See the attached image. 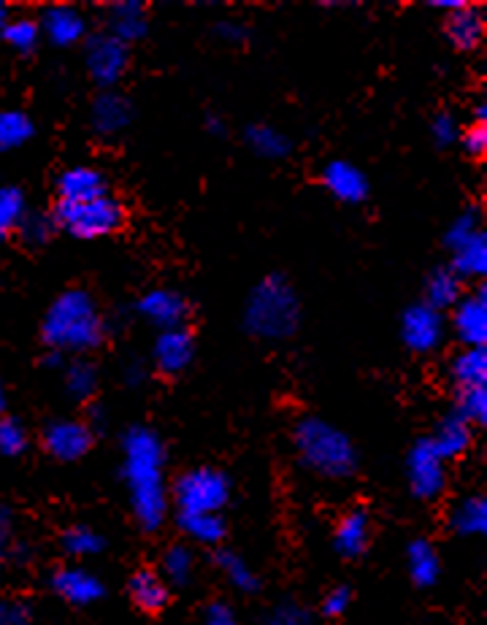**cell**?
I'll list each match as a JSON object with an SVG mask.
<instances>
[{"label": "cell", "instance_id": "1", "mask_svg": "<svg viewBox=\"0 0 487 625\" xmlns=\"http://www.w3.org/2000/svg\"><path fill=\"white\" fill-rule=\"evenodd\" d=\"M122 475L131 490L133 515L144 531H157L168 515V490L163 466H166V449L161 436L150 428H131L122 439Z\"/></svg>", "mask_w": 487, "mask_h": 625}, {"label": "cell", "instance_id": "2", "mask_svg": "<svg viewBox=\"0 0 487 625\" xmlns=\"http://www.w3.org/2000/svg\"><path fill=\"white\" fill-rule=\"evenodd\" d=\"M41 336L55 353H90L106 338L103 314L87 290H66L44 317Z\"/></svg>", "mask_w": 487, "mask_h": 625}, {"label": "cell", "instance_id": "3", "mask_svg": "<svg viewBox=\"0 0 487 625\" xmlns=\"http://www.w3.org/2000/svg\"><path fill=\"white\" fill-rule=\"evenodd\" d=\"M292 444L301 464L317 477L347 479L357 469L355 444L344 431L322 417H301L292 428Z\"/></svg>", "mask_w": 487, "mask_h": 625}, {"label": "cell", "instance_id": "4", "mask_svg": "<svg viewBox=\"0 0 487 625\" xmlns=\"http://www.w3.org/2000/svg\"><path fill=\"white\" fill-rule=\"evenodd\" d=\"M301 323V303L296 288L279 274H272L250 293L244 309V325L261 338H287Z\"/></svg>", "mask_w": 487, "mask_h": 625}, {"label": "cell", "instance_id": "5", "mask_svg": "<svg viewBox=\"0 0 487 625\" xmlns=\"http://www.w3.org/2000/svg\"><path fill=\"white\" fill-rule=\"evenodd\" d=\"M52 220L55 227L76 238H101L120 231L125 222V209L111 192H103L87 201H57Z\"/></svg>", "mask_w": 487, "mask_h": 625}, {"label": "cell", "instance_id": "6", "mask_svg": "<svg viewBox=\"0 0 487 625\" xmlns=\"http://www.w3.org/2000/svg\"><path fill=\"white\" fill-rule=\"evenodd\" d=\"M228 499H231V479L211 466L185 471L174 484V504L179 517L220 515Z\"/></svg>", "mask_w": 487, "mask_h": 625}, {"label": "cell", "instance_id": "7", "mask_svg": "<svg viewBox=\"0 0 487 625\" xmlns=\"http://www.w3.org/2000/svg\"><path fill=\"white\" fill-rule=\"evenodd\" d=\"M407 477L412 493L422 501L439 499L447 488V466H444V460L439 458L428 439L414 444L412 453H409Z\"/></svg>", "mask_w": 487, "mask_h": 625}, {"label": "cell", "instance_id": "8", "mask_svg": "<svg viewBox=\"0 0 487 625\" xmlns=\"http://www.w3.org/2000/svg\"><path fill=\"white\" fill-rule=\"evenodd\" d=\"M85 63L96 85L114 87L128 71L131 49H128V44H122L120 38L111 36V33H101V36L90 38V44H87Z\"/></svg>", "mask_w": 487, "mask_h": 625}, {"label": "cell", "instance_id": "9", "mask_svg": "<svg viewBox=\"0 0 487 625\" xmlns=\"http://www.w3.org/2000/svg\"><path fill=\"white\" fill-rule=\"evenodd\" d=\"M401 338L412 353H433L444 342L442 312L431 309L425 301L409 306L401 317Z\"/></svg>", "mask_w": 487, "mask_h": 625}, {"label": "cell", "instance_id": "10", "mask_svg": "<svg viewBox=\"0 0 487 625\" xmlns=\"http://www.w3.org/2000/svg\"><path fill=\"white\" fill-rule=\"evenodd\" d=\"M44 447L52 458L63 460V464L85 458L92 447L90 425L81 420H55L44 431Z\"/></svg>", "mask_w": 487, "mask_h": 625}, {"label": "cell", "instance_id": "11", "mask_svg": "<svg viewBox=\"0 0 487 625\" xmlns=\"http://www.w3.org/2000/svg\"><path fill=\"white\" fill-rule=\"evenodd\" d=\"M455 336L466 347H485L487 344V293L485 288L463 293L453 306Z\"/></svg>", "mask_w": 487, "mask_h": 625}, {"label": "cell", "instance_id": "12", "mask_svg": "<svg viewBox=\"0 0 487 625\" xmlns=\"http://www.w3.org/2000/svg\"><path fill=\"white\" fill-rule=\"evenodd\" d=\"M139 312L141 317L150 320L152 325L163 331L171 328H185V320L190 317V303L181 293L176 290H150L144 298L139 301Z\"/></svg>", "mask_w": 487, "mask_h": 625}, {"label": "cell", "instance_id": "13", "mask_svg": "<svg viewBox=\"0 0 487 625\" xmlns=\"http://www.w3.org/2000/svg\"><path fill=\"white\" fill-rule=\"evenodd\" d=\"M52 590L60 595L63 601L74 606H87L96 604L103 599L106 588L92 571L81 569V566H66V569H57L52 574Z\"/></svg>", "mask_w": 487, "mask_h": 625}, {"label": "cell", "instance_id": "14", "mask_svg": "<svg viewBox=\"0 0 487 625\" xmlns=\"http://www.w3.org/2000/svg\"><path fill=\"white\" fill-rule=\"evenodd\" d=\"M152 358L163 373H181L196 358V338L187 328L161 331Z\"/></svg>", "mask_w": 487, "mask_h": 625}, {"label": "cell", "instance_id": "15", "mask_svg": "<svg viewBox=\"0 0 487 625\" xmlns=\"http://www.w3.org/2000/svg\"><path fill=\"white\" fill-rule=\"evenodd\" d=\"M322 185H325V190L331 192L336 201L350 203V207L363 203L368 196L366 174L347 160L328 163L325 171H322Z\"/></svg>", "mask_w": 487, "mask_h": 625}, {"label": "cell", "instance_id": "16", "mask_svg": "<svg viewBox=\"0 0 487 625\" xmlns=\"http://www.w3.org/2000/svg\"><path fill=\"white\" fill-rule=\"evenodd\" d=\"M41 33L57 46H74L87 36V20L70 5H52L38 22Z\"/></svg>", "mask_w": 487, "mask_h": 625}, {"label": "cell", "instance_id": "17", "mask_svg": "<svg viewBox=\"0 0 487 625\" xmlns=\"http://www.w3.org/2000/svg\"><path fill=\"white\" fill-rule=\"evenodd\" d=\"M92 127L101 136H117V133L125 131L133 120L131 101L120 92H101V96L92 101Z\"/></svg>", "mask_w": 487, "mask_h": 625}, {"label": "cell", "instance_id": "18", "mask_svg": "<svg viewBox=\"0 0 487 625\" xmlns=\"http://www.w3.org/2000/svg\"><path fill=\"white\" fill-rule=\"evenodd\" d=\"M103 192H109V185H106L103 174L92 166H74L57 179L60 201H87V198H98Z\"/></svg>", "mask_w": 487, "mask_h": 625}, {"label": "cell", "instance_id": "19", "mask_svg": "<svg viewBox=\"0 0 487 625\" xmlns=\"http://www.w3.org/2000/svg\"><path fill=\"white\" fill-rule=\"evenodd\" d=\"M485 14L474 5H463V9L450 11L447 22H444V31L457 49H477L485 38Z\"/></svg>", "mask_w": 487, "mask_h": 625}, {"label": "cell", "instance_id": "20", "mask_svg": "<svg viewBox=\"0 0 487 625\" xmlns=\"http://www.w3.org/2000/svg\"><path fill=\"white\" fill-rule=\"evenodd\" d=\"M428 442H431V447L436 449L439 458L455 460L468 453V447H472L474 442V431L466 420H461L457 414H450V417H444L442 423H439L436 434H433Z\"/></svg>", "mask_w": 487, "mask_h": 625}, {"label": "cell", "instance_id": "21", "mask_svg": "<svg viewBox=\"0 0 487 625\" xmlns=\"http://www.w3.org/2000/svg\"><path fill=\"white\" fill-rule=\"evenodd\" d=\"M368 534H372V523L363 510H352L339 520L336 534H333V545L344 558H357V555L366 553L368 547Z\"/></svg>", "mask_w": 487, "mask_h": 625}, {"label": "cell", "instance_id": "22", "mask_svg": "<svg viewBox=\"0 0 487 625\" xmlns=\"http://www.w3.org/2000/svg\"><path fill=\"white\" fill-rule=\"evenodd\" d=\"M109 33L120 38L122 44H131L146 36V11L144 3L136 0H125V3H114L109 9Z\"/></svg>", "mask_w": 487, "mask_h": 625}, {"label": "cell", "instance_id": "23", "mask_svg": "<svg viewBox=\"0 0 487 625\" xmlns=\"http://www.w3.org/2000/svg\"><path fill=\"white\" fill-rule=\"evenodd\" d=\"M453 271L461 279H483L487 274V236L485 231L474 233L468 242L453 249Z\"/></svg>", "mask_w": 487, "mask_h": 625}, {"label": "cell", "instance_id": "24", "mask_svg": "<svg viewBox=\"0 0 487 625\" xmlns=\"http://www.w3.org/2000/svg\"><path fill=\"white\" fill-rule=\"evenodd\" d=\"M450 379L457 388H479L487 384V347H466L450 364Z\"/></svg>", "mask_w": 487, "mask_h": 625}, {"label": "cell", "instance_id": "25", "mask_svg": "<svg viewBox=\"0 0 487 625\" xmlns=\"http://www.w3.org/2000/svg\"><path fill=\"white\" fill-rule=\"evenodd\" d=\"M463 298V279L457 277L453 268H436L431 277L425 279V303L436 312L442 309H453Z\"/></svg>", "mask_w": 487, "mask_h": 625}, {"label": "cell", "instance_id": "26", "mask_svg": "<svg viewBox=\"0 0 487 625\" xmlns=\"http://www.w3.org/2000/svg\"><path fill=\"white\" fill-rule=\"evenodd\" d=\"M409 560V574H412L414 585L420 588H433L442 577V560H439L436 550H433L431 542L414 539L407 550Z\"/></svg>", "mask_w": 487, "mask_h": 625}, {"label": "cell", "instance_id": "27", "mask_svg": "<svg viewBox=\"0 0 487 625\" xmlns=\"http://www.w3.org/2000/svg\"><path fill=\"white\" fill-rule=\"evenodd\" d=\"M131 599L133 604L139 606V610L144 612H161L163 606L168 604V588L166 582L161 580V577L155 574V571L150 569H141L133 574L131 580Z\"/></svg>", "mask_w": 487, "mask_h": 625}, {"label": "cell", "instance_id": "28", "mask_svg": "<svg viewBox=\"0 0 487 625\" xmlns=\"http://www.w3.org/2000/svg\"><path fill=\"white\" fill-rule=\"evenodd\" d=\"M450 525L461 536H483L487 528V501L485 495H466L455 504Z\"/></svg>", "mask_w": 487, "mask_h": 625}, {"label": "cell", "instance_id": "29", "mask_svg": "<svg viewBox=\"0 0 487 625\" xmlns=\"http://www.w3.org/2000/svg\"><path fill=\"white\" fill-rule=\"evenodd\" d=\"M246 144L266 160H281L290 155V138L272 125L246 127Z\"/></svg>", "mask_w": 487, "mask_h": 625}, {"label": "cell", "instance_id": "30", "mask_svg": "<svg viewBox=\"0 0 487 625\" xmlns=\"http://www.w3.org/2000/svg\"><path fill=\"white\" fill-rule=\"evenodd\" d=\"M35 127L25 111H0V152L25 147L33 138Z\"/></svg>", "mask_w": 487, "mask_h": 625}, {"label": "cell", "instance_id": "31", "mask_svg": "<svg viewBox=\"0 0 487 625\" xmlns=\"http://www.w3.org/2000/svg\"><path fill=\"white\" fill-rule=\"evenodd\" d=\"M179 525L190 539L201 542V545H220L225 539V520L222 515H187L179 517Z\"/></svg>", "mask_w": 487, "mask_h": 625}, {"label": "cell", "instance_id": "32", "mask_svg": "<svg viewBox=\"0 0 487 625\" xmlns=\"http://www.w3.org/2000/svg\"><path fill=\"white\" fill-rule=\"evenodd\" d=\"M66 390L76 401H85L96 395L98 390V368L90 360H74L66 366Z\"/></svg>", "mask_w": 487, "mask_h": 625}, {"label": "cell", "instance_id": "33", "mask_svg": "<svg viewBox=\"0 0 487 625\" xmlns=\"http://www.w3.org/2000/svg\"><path fill=\"white\" fill-rule=\"evenodd\" d=\"M217 566L222 569V574H225V580L231 582L233 588L242 590V593H255L257 590V577L255 571L250 569V563L242 558V555L236 553H220L217 555Z\"/></svg>", "mask_w": 487, "mask_h": 625}, {"label": "cell", "instance_id": "34", "mask_svg": "<svg viewBox=\"0 0 487 625\" xmlns=\"http://www.w3.org/2000/svg\"><path fill=\"white\" fill-rule=\"evenodd\" d=\"M103 536L96 534L92 528H87V525H76V528L66 531V536H63V550H66L70 558H92V555L103 550Z\"/></svg>", "mask_w": 487, "mask_h": 625}, {"label": "cell", "instance_id": "35", "mask_svg": "<svg viewBox=\"0 0 487 625\" xmlns=\"http://www.w3.org/2000/svg\"><path fill=\"white\" fill-rule=\"evenodd\" d=\"M25 196L16 187H0V238L9 236L14 227H20L25 217Z\"/></svg>", "mask_w": 487, "mask_h": 625}, {"label": "cell", "instance_id": "36", "mask_svg": "<svg viewBox=\"0 0 487 625\" xmlns=\"http://www.w3.org/2000/svg\"><path fill=\"white\" fill-rule=\"evenodd\" d=\"M457 417L468 425H483L487 420V384L479 388H463L457 395Z\"/></svg>", "mask_w": 487, "mask_h": 625}, {"label": "cell", "instance_id": "37", "mask_svg": "<svg viewBox=\"0 0 487 625\" xmlns=\"http://www.w3.org/2000/svg\"><path fill=\"white\" fill-rule=\"evenodd\" d=\"M192 566H196V558L181 545L168 547L166 555H163V571H166V580L174 582V585H185L190 580Z\"/></svg>", "mask_w": 487, "mask_h": 625}, {"label": "cell", "instance_id": "38", "mask_svg": "<svg viewBox=\"0 0 487 625\" xmlns=\"http://www.w3.org/2000/svg\"><path fill=\"white\" fill-rule=\"evenodd\" d=\"M0 33H3L5 44L14 46L16 52H31L41 38L38 22L33 20H9V25H5Z\"/></svg>", "mask_w": 487, "mask_h": 625}, {"label": "cell", "instance_id": "39", "mask_svg": "<svg viewBox=\"0 0 487 625\" xmlns=\"http://www.w3.org/2000/svg\"><path fill=\"white\" fill-rule=\"evenodd\" d=\"M27 449V431L11 417H0V455L16 458Z\"/></svg>", "mask_w": 487, "mask_h": 625}, {"label": "cell", "instance_id": "40", "mask_svg": "<svg viewBox=\"0 0 487 625\" xmlns=\"http://www.w3.org/2000/svg\"><path fill=\"white\" fill-rule=\"evenodd\" d=\"M479 231H483V225H479V214L468 209V212H463L461 217L447 227V233H444V244H447L450 253H453L455 247H461L463 242H468V238Z\"/></svg>", "mask_w": 487, "mask_h": 625}, {"label": "cell", "instance_id": "41", "mask_svg": "<svg viewBox=\"0 0 487 625\" xmlns=\"http://www.w3.org/2000/svg\"><path fill=\"white\" fill-rule=\"evenodd\" d=\"M20 233L27 244H46L55 233V220L46 214H25L20 222Z\"/></svg>", "mask_w": 487, "mask_h": 625}, {"label": "cell", "instance_id": "42", "mask_svg": "<svg viewBox=\"0 0 487 625\" xmlns=\"http://www.w3.org/2000/svg\"><path fill=\"white\" fill-rule=\"evenodd\" d=\"M266 625H312V617H309V612L301 604L285 601V604H277L268 612Z\"/></svg>", "mask_w": 487, "mask_h": 625}, {"label": "cell", "instance_id": "43", "mask_svg": "<svg viewBox=\"0 0 487 625\" xmlns=\"http://www.w3.org/2000/svg\"><path fill=\"white\" fill-rule=\"evenodd\" d=\"M457 142H461V147L466 155L472 157H485L487 152V127L485 122H474V125H468L466 131L457 136Z\"/></svg>", "mask_w": 487, "mask_h": 625}, {"label": "cell", "instance_id": "44", "mask_svg": "<svg viewBox=\"0 0 487 625\" xmlns=\"http://www.w3.org/2000/svg\"><path fill=\"white\" fill-rule=\"evenodd\" d=\"M431 131H433V138H436V144H442V147L457 142V136H461V127H457V120L453 114H439L436 120H433Z\"/></svg>", "mask_w": 487, "mask_h": 625}, {"label": "cell", "instance_id": "45", "mask_svg": "<svg viewBox=\"0 0 487 625\" xmlns=\"http://www.w3.org/2000/svg\"><path fill=\"white\" fill-rule=\"evenodd\" d=\"M0 625H31V610L22 601H0Z\"/></svg>", "mask_w": 487, "mask_h": 625}, {"label": "cell", "instance_id": "46", "mask_svg": "<svg viewBox=\"0 0 487 625\" xmlns=\"http://www.w3.org/2000/svg\"><path fill=\"white\" fill-rule=\"evenodd\" d=\"M350 588H333L331 593L325 595V601H322V612H325L328 617H342L344 612L350 610Z\"/></svg>", "mask_w": 487, "mask_h": 625}, {"label": "cell", "instance_id": "47", "mask_svg": "<svg viewBox=\"0 0 487 625\" xmlns=\"http://www.w3.org/2000/svg\"><path fill=\"white\" fill-rule=\"evenodd\" d=\"M203 625H239V623L231 606L211 604L207 610V617H203Z\"/></svg>", "mask_w": 487, "mask_h": 625}, {"label": "cell", "instance_id": "48", "mask_svg": "<svg viewBox=\"0 0 487 625\" xmlns=\"http://www.w3.org/2000/svg\"><path fill=\"white\" fill-rule=\"evenodd\" d=\"M11 553V515L9 510H0V571Z\"/></svg>", "mask_w": 487, "mask_h": 625}, {"label": "cell", "instance_id": "49", "mask_svg": "<svg viewBox=\"0 0 487 625\" xmlns=\"http://www.w3.org/2000/svg\"><path fill=\"white\" fill-rule=\"evenodd\" d=\"M217 36L222 41H231V44H242L246 38V31L242 25H236V22H222V25L217 27Z\"/></svg>", "mask_w": 487, "mask_h": 625}, {"label": "cell", "instance_id": "50", "mask_svg": "<svg viewBox=\"0 0 487 625\" xmlns=\"http://www.w3.org/2000/svg\"><path fill=\"white\" fill-rule=\"evenodd\" d=\"M431 5H436V9H447V11H455V9H463L466 3H461V0H433Z\"/></svg>", "mask_w": 487, "mask_h": 625}, {"label": "cell", "instance_id": "51", "mask_svg": "<svg viewBox=\"0 0 487 625\" xmlns=\"http://www.w3.org/2000/svg\"><path fill=\"white\" fill-rule=\"evenodd\" d=\"M46 366H52V368L63 366V353H52L49 358H46Z\"/></svg>", "mask_w": 487, "mask_h": 625}, {"label": "cell", "instance_id": "52", "mask_svg": "<svg viewBox=\"0 0 487 625\" xmlns=\"http://www.w3.org/2000/svg\"><path fill=\"white\" fill-rule=\"evenodd\" d=\"M9 25V9H5V3H0V31Z\"/></svg>", "mask_w": 487, "mask_h": 625}, {"label": "cell", "instance_id": "53", "mask_svg": "<svg viewBox=\"0 0 487 625\" xmlns=\"http://www.w3.org/2000/svg\"><path fill=\"white\" fill-rule=\"evenodd\" d=\"M209 131H214V133H222V122L220 120H214V116H209Z\"/></svg>", "mask_w": 487, "mask_h": 625}, {"label": "cell", "instance_id": "54", "mask_svg": "<svg viewBox=\"0 0 487 625\" xmlns=\"http://www.w3.org/2000/svg\"><path fill=\"white\" fill-rule=\"evenodd\" d=\"M3 406H5V390L3 384H0V414H3Z\"/></svg>", "mask_w": 487, "mask_h": 625}]
</instances>
